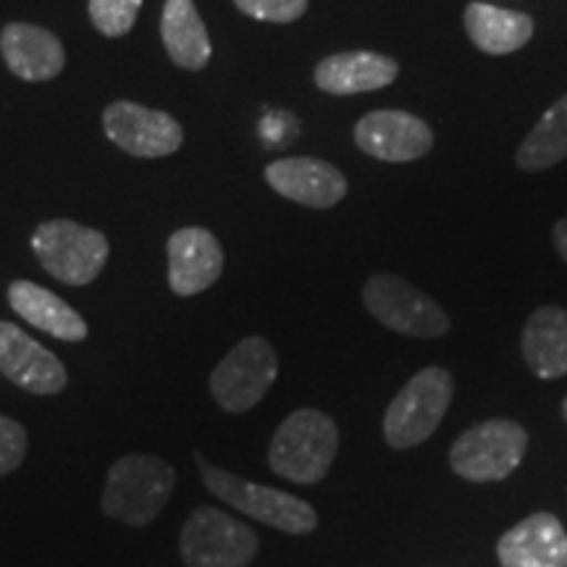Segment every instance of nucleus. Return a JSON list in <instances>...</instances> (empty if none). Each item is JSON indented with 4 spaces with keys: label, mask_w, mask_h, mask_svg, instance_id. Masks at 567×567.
<instances>
[{
    "label": "nucleus",
    "mask_w": 567,
    "mask_h": 567,
    "mask_svg": "<svg viewBox=\"0 0 567 567\" xmlns=\"http://www.w3.org/2000/svg\"><path fill=\"white\" fill-rule=\"evenodd\" d=\"M279 373V358L264 337H247L210 375V394L226 413H247L264 400Z\"/></svg>",
    "instance_id": "obj_8"
},
{
    "label": "nucleus",
    "mask_w": 567,
    "mask_h": 567,
    "mask_svg": "<svg viewBox=\"0 0 567 567\" xmlns=\"http://www.w3.org/2000/svg\"><path fill=\"white\" fill-rule=\"evenodd\" d=\"M368 313L405 337L434 339L450 331V318L429 295L394 274H375L363 289Z\"/></svg>",
    "instance_id": "obj_9"
},
{
    "label": "nucleus",
    "mask_w": 567,
    "mask_h": 567,
    "mask_svg": "<svg viewBox=\"0 0 567 567\" xmlns=\"http://www.w3.org/2000/svg\"><path fill=\"white\" fill-rule=\"evenodd\" d=\"M197 465H200L205 486L210 488L218 499H224L226 505H231L239 513L250 515L252 520L266 523V526L279 528L284 534H313L318 526L316 509L305 499L281 492V488L260 486L252 481H243L231 473L221 471V467H213L210 463L197 455Z\"/></svg>",
    "instance_id": "obj_3"
},
{
    "label": "nucleus",
    "mask_w": 567,
    "mask_h": 567,
    "mask_svg": "<svg viewBox=\"0 0 567 567\" xmlns=\"http://www.w3.org/2000/svg\"><path fill=\"white\" fill-rule=\"evenodd\" d=\"M339 450V429L321 410H295L274 434L268 465L276 476L310 486L318 484Z\"/></svg>",
    "instance_id": "obj_1"
},
{
    "label": "nucleus",
    "mask_w": 567,
    "mask_h": 567,
    "mask_svg": "<svg viewBox=\"0 0 567 567\" xmlns=\"http://www.w3.org/2000/svg\"><path fill=\"white\" fill-rule=\"evenodd\" d=\"M563 415H565V421H567V396H565V402H563Z\"/></svg>",
    "instance_id": "obj_27"
},
{
    "label": "nucleus",
    "mask_w": 567,
    "mask_h": 567,
    "mask_svg": "<svg viewBox=\"0 0 567 567\" xmlns=\"http://www.w3.org/2000/svg\"><path fill=\"white\" fill-rule=\"evenodd\" d=\"M0 373L24 392L40 396L61 394L69 384L59 354L9 321H0Z\"/></svg>",
    "instance_id": "obj_11"
},
{
    "label": "nucleus",
    "mask_w": 567,
    "mask_h": 567,
    "mask_svg": "<svg viewBox=\"0 0 567 567\" xmlns=\"http://www.w3.org/2000/svg\"><path fill=\"white\" fill-rule=\"evenodd\" d=\"M555 245H557V252L567 260V218H563V221L555 226Z\"/></svg>",
    "instance_id": "obj_26"
},
{
    "label": "nucleus",
    "mask_w": 567,
    "mask_h": 567,
    "mask_svg": "<svg viewBox=\"0 0 567 567\" xmlns=\"http://www.w3.org/2000/svg\"><path fill=\"white\" fill-rule=\"evenodd\" d=\"M32 250L53 279L69 287H84L103 271L111 247L103 231L55 218L34 229Z\"/></svg>",
    "instance_id": "obj_5"
},
{
    "label": "nucleus",
    "mask_w": 567,
    "mask_h": 567,
    "mask_svg": "<svg viewBox=\"0 0 567 567\" xmlns=\"http://www.w3.org/2000/svg\"><path fill=\"white\" fill-rule=\"evenodd\" d=\"M0 51L9 69L24 82H51L66 66L61 40L45 27L13 21L0 32Z\"/></svg>",
    "instance_id": "obj_16"
},
{
    "label": "nucleus",
    "mask_w": 567,
    "mask_h": 567,
    "mask_svg": "<svg viewBox=\"0 0 567 567\" xmlns=\"http://www.w3.org/2000/svg\"><path fill=\"white\" fill-rule=\"evenodd\" d=\"M142 0H90V19L105 38H124L132 30Z\"/></svg>",
    "instance_id": "obj_23"
},
{
    "label": "nucleus",
    "mask_w": 567,
    "mask_h": 567,
    "mask_svg": "<svg viewBox=\"0 0 567 567\" xmlns=\"http://www.w3.org/2000/svg\"><path fill=\"white\" fill-rule=\"evenodd\" d=\"M27 431L13 417L0 415V476L13 473L27 457Z\"/></svg>",
    "instance_id": "obj_25"
},
{
    "label": "nucleus",
    "mask_w": 567,
    "mask_h": 567,
    "mask_svg": "<svg viewBox=\"0 0 567 567\" xmlns=\"http://www.w3.org/2000/svg\"><path fill=\"white\" fill-rule=\"evenodd\" d=\"M567 158V95L551 105V109L538 118V124L523 140L517 151V166L523 172H547Z\"/></svg>",
    "instance_id": "obj_22"
},
{
    "label": "nucleus",
    "mask_w": 567,
    "mask_h": 567,
    "mask_svg": "<svg viewBox=\"0 0 567 567\" xmlns=\"http://www.w3.org/2000/svg\"><path fill=\"white\" fill-rule=\"evenodd\" d=\"M400 74L394 59L371 51L337 53L316 66V84L329 95H358L389 87Z\"/></svg>",
    "instance_id": "obj_17"
},
{
    "label": "nucleus",
    "mask_w": 567,
    "mask_h": 567,
    "mask_svg": "<svg viewBox=\"0 0 567 567\" xmlns=\"http://www.w3.org/2000/svg\"><path fill=\"white\" fill-rule=\"evenodd\" d=\"M176 473L155 455H126L111 465L103 488V513L124 526H147L172 499Z\"/></svg>",
    "instance_id": "obj_2"
},
{
    "label": "nucleus",
    "mask_w": 567,
    "mask_h": 567,
    "mask_svg": "<svg viewBox=\"0 0 567 567\" xmlns=\"http://www.w3.org/2000/svg\"><path fill=\"white\" fill-rule=\"evenodd\" d=\"M465 30L478 51L507 55L520 51L534 38V19L528 13L496 9L488 3H471L465 11Z\"/></svg>",
    "instance_id": "obj_21"
},
{
    "label": "nucleus",
    "mask_w": 567,
    "mask_h": 567,
    "mask_svg": "<svg viewBox=\"0 0 567 567\" xmlns=\"http://www.w3.org/2000/svg\"><path fill=\"white\" fill-rule=\"evenodd\" d=\"M528 450V434L520 423L494 417L473 425L452 444L450 465L465 481H505L523 463Z\"/></svg>",
    "instance_id": "obj_6"
},
{
    "label": "nucleus",
    "mask_w": 567,
    "mask_h": 567,
    "mask_svg": "<svg viewBox=\"0 0 567 567\" xmlns=\"http://www.w3.org/2000/svg\"><path fill=\"white\" fill-rule=\"evenodd\" d=\"M179 551L187 567H247L258 555V536L224 509L197 507L184 523Z\"/></svg>",
    "instance_id": "obj_7"
},
{
    "label": "nucleus",
    "mask_w": 567,
    "mask_h": 567,
    "mask_svg": "<svg viewBox=\"0 0 567 567\" xmlns=\"http://www.w3.org/2000/svg\"><path fill=\"white\" fill-rule=\"evenodd\" d=\"M9 302L13 313L24 318L34 329L61 339V342H82V339H87L84 318L69 302H63L59 295L40 287V284L27 279L13 281L9 287Z\"/></svg>",
    "instance_id": "obj_18"
},
{
    "label": "nucleus",
    "mask_w": 567,
    "mask_h": 567,
    "mask_svg": "<svg viewBox=\"0 0 567 567\" xmlns=\"http://www.w3.org/2000/svg\"><path fill=\"white\" fill-rule=\"evenodd\" d=\"M161 38L176 66L200 71L210 61V40L195 0H166L161 19Z\"/></svg>",
    "instance_id": "obj_20"
},
{
    "label": "nucleus",
    "mask_w": 567,
    "mask_h": 567,
    "mask_svg": "<svg viewBox=\"0 0 567 567\" xmlns=\"http://www.w3.org/2000/svg\"><path fill=\"white\" fill-rule=\"evenodd\" d=\"M103 130L113 145L137 158H166L184 142L182 124L172 113L132 101H116L103 111Z\"/></svg>",
    "instance_id": "obj_10"
},
{
    "label": "nucleus",
    "mask_w": 567,
    "mask_h": 567,
    "mask_svg": "<svg viewBox=\"0 0 567 567\" xmlns=\"http://www.w3.org/2000/svg\"><path fill=\"white\" fill-rule=\"evenodd\" d=\"M274 193L305 208H334L347 195V179L331 163L318 158H281L266 166Z\"/></svg>",
    "instance_id": "obj_13"
},
{
    "label": "nucleus",
    "mask_w": 567,
    "mask_h": 567,
    "mask_svg": "<svg viewBox=\"0 0 567 567\" xmlns=\"http://www.w3.org/2000/svg\"><path fill=\"white\" fill-rule=\"evenodd\" d=\"M354 142L371 158L386 163H408L431 153L434 132L413 113L373 111L354 126Z\"/></svg>",
    "instance_id": "obj_12"
},
{
    "label": "nucleus",
    "mask_w": 567,
    "mask_h": 567,
    "mask_svg": "<svg viewBox=\"0 0 567 567\" xmlns=\"http://www.w3.org/2000/svg\"><path fill=\"white\" fill-rule=\"evenodd\" d=\"M523 358L538 379L567 373V310L538 308L523 329Z\"/></svg>",
    "instance_id": "obj_19"
},
{
    "label": "nucleus",
    "mask_w": 567,
    "mask_h": 567,
    "mask_svg": "<svg viewBox=\"0 0 567 567\" xmlns=\"http://www.w3.org/2000/svg\"><path fill=\"white\" fill-rule=\"evenodd\" d=\"M224 271L221 243L208 229L187 226L168 239V284L174 295H200L218 281Z\"/></svg>",
    "instance_id": "obj_14"
},
{
    "label": "nucleus",
    "mask_w": 567,
    "mask_h": 567,
    "mask_svg": "<svg viewBox=\"0 0 567 567\" xmlns=\"http://www.w3.org/2000/svg\"><path fill=\"white\" fill-rule=\"evenodd\" d=\"M455 394V381L444 368H423L394 396L384 415V436L394 450L423 444L442 423Z\"/></svg>",
    "instance_id": "obj_4"
},
{
    "label": "nucleus",
    "mask_w": 567,
    "mask_h": 567,
    "mask_svg": "<svg viewBox=\"0 0 567 567\" xmlns=\"http://www.w3.org/2000/svg\"><path fill=\"white\" fill-rule=\"evenodd\" d=\"M245 17L274 24H292L308 11V0H234Z\"/></svg>",
    "instance_id": "obj_24"
},
{
    "label": "nucleus",
    "mask_w": 567,
    "mask_h": 567,
    "mask_svg": "<svg viewBox=\"0 0 567 567\" xmlns=\"http://www.w3.org/2000/svg\"><path fill=\"white\" fill-rule=\"evenodd\" d=\"M502 567H567L565 526L551 513H534L496 544Z\"/></svg>",
    "instance_id": "obj_15"
}]
</instances>
